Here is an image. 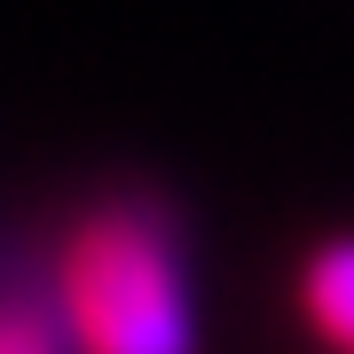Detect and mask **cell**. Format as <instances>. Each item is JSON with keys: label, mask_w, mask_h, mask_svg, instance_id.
Masks as SVG:
<instances>
[{"label": "cell", "mask_w": 354, "mask_h": 354, "mask_svg": "<svg viewBox=\"0 0 354 354\" xmlns=\"http://www.w3.org/2000/svg\"><path fill=\"white\" fill-rule=\"evenodd\" d=\"M55 283H64V330L79 354H197L181 228L150 197L95 205L64 236Z\"/></svg>", "instance_id": "1"}, {"label": "cell", "mask_w": 354, "mask_h": 354, "mask_svg": "<svg viewBox=\"0 0 354 354\" xmlns=\"http://www.w3.org/2000/svg\"><path fill=\"white\" fill-rule=\"evenodd\" d=\"M299 315L323 354H354V236H330L299 268Z\"/></svg>", "instance_id": "2"}, {"label": "cell", "mask_w": 354, "mask_h": 354, "mask_svg": "<svg viewBox=\"0 0 354 354\" xmlns=\"http://www.w3.org/2000/svg\"><path fill=\"white\" fill-rule=\"evenodd\" d=\"M0 354H64V339H48V323L24 307H0Z\"/></svg>", "instance_id": "3"}]
</instances>
